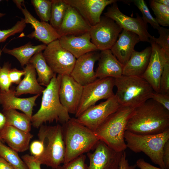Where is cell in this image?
<instances>
[{
	"mask_svg": "<svg viewBox=\"0 0 169 169\" xmlns=\"http://www.w3.org/2000/svg\"><path fill=\"white\" fill-rule=\"evenodd\" d=\"M126 130L141 135H152L169 130V111L150 99L134 108Z\"/></svg>",
	"mask_w": 169,
	"mask_h": 169,
	"instance_id": "cell-1",
	"label": "cell"
},
{
	"mask_svg": "<svg viewBox=\"0 0 169 169\" xmlns=\"http://www.w3.org/2000/svg\"><path fill=\"white\" fill-rule=\"evenodd\" d=\"M63 138L65 147L64 163L94 149L99 140L95 132L71 118L62 124Z\"/></svg>",
	"mask_w": 169,
	"mask_h": 169,
	"instance_id": "cell-2",
	"label": "cell"
},
{
	"mask_svg": "<svg viewBox=\"0 0 169 169\" xmlns=\"http://www.w3.org/2000/svg\"><path fill=\"white\" fill-rule=\"evenodd\" d=\"M61 75L55 74L43 91L39 109L31 118V123L38 128L44 123L54 121L62 124L69 120V113L61 104L59 96Z\"/></svg>",
	"mask_w": 169,
	"mask_h": 169,
	"instance_id": "cell-3",
	"label": "cell"
},
{
	"mask_svg": "<svg viewBox=\"0 0 169 169\" xmlns=\"http://www.w3.org/2000/svg\"><path fill=\"white\" fill-rule=\"evenodd\" d=\"M134 109L120 106L110 115L95 132L99 140L115 151H125L127 147L124 134Z\"/></svg>",
	"mask_w": 169,
	"mask_h": 169,
	"instance_id": "cell-4",
	"label": "cell"
},
{
	"mask_svg": "<svg viewBox=\"0 0 169 169\" xmlns=\"http://www.w3.org/2000/svg\"><path fill=\"white\" fill-rule=\"evenodd\" d=\"M115 95L120 106L135 108L150 99L154 91L141 77L122 75L114 78Z\"/></svg>",
	"mask_w": 169,
	"mask_h": 169,
	"instance_id": "cell-5",
	"label": "cell"
},
{
	"mask_svg": "<svg viewBox=\"0 0 169 169\" xmlns=\"http://www.w3.org/2000/svg\"><path fill=\"white\" fill-rule=\"evenodd\" d=\"M38 136L39 139L44 142V150L41 156L34 157L41 165L54 169L63 164L66 151L62 125H42L40 127Z\"/></svg>",
	"mask_w": 169,
	"mask_h": 169,
	"instance_id": "cell-6",
	"label": "cell"
},
{
	"mask_svg": "<svg viewBox=\"0 0 169 169\" xmlns=\"http://www.w3.org/2000/svg\"><path fill=\"white\" fill-rule=\"evenodd\" d=\"M124 139L127 147L136 153L143 152L155 164L165 168L163 161V148L169 140V130L152 135H141L126 131Z\"/></svg>",
	"mask_w": 169,
	"mask_h": 169,
	"instance_id": "cell-7",
	"label": "cell"
},
{
	"mask_svg": "<svg viewBox=\"0 0 169 169\" xmlns=\"http://www.w3.org/2000/svg\"><path fill=\"white\" fill-rule=\"evenodd\" d=\"M115 79L112 77L97 79L83 86L81 98L75 115L76 118L89 107L95 105L99 100L107 99L115 94L113 89Z\"/></svg>",
	"mask_w": 169,
	"mask_h": 169,
	"instance_id": "cell-8",
	"label": "cell"
},
{
	"mask_svg": "<svg viewBox=\"0 0 169 169\" xmlns=\"http://www.w3.org/2000/svg\"><path fill=\"white\" fill-rule=\"evenodd\" d=\"M43 54L47 64L55 74L70 75L76 58L64 48L58 39L47 45Z\"/></svg>",
	"mask_w": 169,
	"mask_h": 169,
	"instance_id": "cell-9",
	"label": "cell"
},
{
	"mask_svg": "<svg viewBox=\"0 0 169 169\" xmlns=\"http://www.w3.org/2000/svg\"><path fill=\"white\" fill-rule=\"evenodd\" d=\"M122 29L114 20L101 16L100 22L91 26L89 31L91 42L98 50L110 49Z\"/></svg>",
	"mask_w": 169,
	"mask_h": 169,
	"instance_id": "cell-10",
	"label": "cell"
},
{
	"mask_svg": "<svg viewBox=\"0 0 169 169\" xmlns=\"http://www.w3.org/2000/svg\"><path fill=\"white\" fill-rule=\"evenodd\" d=\"M120 106L115 94L105 101L89 107L76 119L79 123L95 132Z\"/></svg>",
	"mask_w": 169,
	"mask_h": 169,
	"instance_id": "cell-11",
	"label": "cell"
},
{
	"mask_svg": "<svg viewBox=\"0 0 169 169\" xmlns=\"http://www.w3.org/2000/svg\"><path fill=\"white\" fill-rule=\"evenodd\" d=\"M104 16L116 22L122 29L134 33L137 35L141 41L150 43L151 35L147 30V24L141 17L137 14L136 18L127 16L120 10L116 2L109 7Z\"/></svg>",
	"mask_w": 169,
	"mask_h": 169,
	"instance_id": "cell-12",
	"label": "cell"
},
{
	"mask_svg": "<svg viewBox=\"0 0 169 169\" xmlns=\"http://www.w3.org/2000/svg\"><path fill=\"white\" fill-rule=\"evenodd\" d=\"M94 151L88 152V169H119L123 151L117 152L99 141Z\"/></svg>",
	"mask_w": 169,
	"mask_h": 169,
	"instance_id": "cell-13",
	"label": "cell"
},
{
	"mask_svg": "<svg viewBox=\"0 0 169 169\" xmlns=\"http://www.w3.org/2000/svg\"><path fill=\"white\" fill-rule=\"evenodd\" d=\"M151 54L147 68L141 77L151 86L154 91L160 93V80L164 66L169 56L163 50L151 40Z\"/></svg>",
	"mask_w": 169,
	"mask_h": 169,
	"instance_id": "cell-14",
	"label": "cell"
},
{
	"mask_svg": "<svg viewBox=\"0 0 169 169\" xmlns=\"http://www.w3.org/2000/svg\"><path fill=\"white\" fill-rule=\"evenodd\" d=\"M83 89V86L76 81L70 75H61L59 89V100L69 114H76Z\"/></svg>",
	"mask_w": 169,
	"mask_h": 169,
	"instance_id": "cell-15",
	"label": "cell"
},
{
	"mask_svg": "<svg viewBox=\"0 0 169 169\" xmlns=\"http://www.w3.org/2000/svg\"><path fill=\"white\" fill-rule=\"evenodd\" d=\"M68 5L74 8L85 20L92 26L98 23L105 8L116 2V0H64Z\"/></svg>",
	"mask_w": 169,
	"mask_h": 169,
	"instance_id": "cell-16",
	"label": "cell"
},
{
	"mask_svg": "<svg viewBox=\"0 0 169 169\" xmlns=\"http://www.w3.org/2000/svg\"><path fill=\"white\" fill-rule=\"evenodd\" d=\"M100 57V53L97 51L88 53L76 59L70 74L71 76L83 86L95 80L97 78L94 71V66Z\"/></svg>",
	"mask_w": 169,
	"mask_h": 169,
	"instance_id": "cell-17",
	"label": "cell"
},
{
	"mask_svg": "<svg viewBox=\"0 0 169 169\" xmlns=\"http://www.w3.org/2000/svg\"><path fill=\"white\" fill-rule=\"evenodd\" d=\"M91 27L76 9L68 5L63 22L57 32L60 37L79 36L89 32Z\"/></svg>",
	"mask_w": 169,
	"mask_h": 169,
	"instance_id": "cell-18",
	"label": "cell"
},
{
	"mask_svg": "<svg viewBox=\"0 0 169 169\" xmlns=\"http://www.w3.org/2000/svg\"><path fill=\"white\" fill-rule=\"evenodd\" d=\"M20 10L24 16L25 22L26 24H31L34 29L27 37L34 38L46 45L60 38L57 31L50 24L38 21L31 14L25 5Z\"/></svg>",
	"mask_w": 169,
	"mask_h": 169,
	"instance_id": "cell-19",
	"label": "cell"
},
{
	"mask_svg": "<svg viewBox=\"0 0 169 169\" xmlns=\"http://www.w3.org/2000/svg\"><path fill=\"white\" fill-rule=\"evenodd\" d=\"M15 89L12 87L7 91H0V104L3 110L9 109L18 110L31 118L35 101L39 95L27 98H19L15 95Z\"/></svg>",
	"mask_w": 169,
	"mask_h": 169,
	"instance_id": "cell-20",
	"label": "cell"
},
{
	"mask_svg": "<svg viewBox=\"0 0 169 169\" xmlns=\"http://www.w3.org/2000/svg\"><path fill=\"white\" fill-rule=\"evenodd\" d=\"M58 39L62 47L76 59L88 53L98 51L91 42L89 32L79 36H63Z\"/></svg>",
	"mask_w": 169,
	"mask_h": 169,
	"instance_id": "cell-21",
	"label": "cell"
},
{
	"mask_svg": "<svg viewBox=\"0 0 169 169\" xmlns=\"http://www.w3.org/2000/svg\"><path fill=\"white\" fill-rule=\"evenodd\" d=\"M110 50L118 60L124 65L135 50V45L141 40L136 33L124 29Z\"/></svg>",
	"mask_w": 169,
	"mask_h": 169,
	"instance_id": "cell-22",
	"label": "cell"
},
{
	"mask_svg": "<svg viewBox=\"0 0 169 169\" xmlns=\"http://www.w3.org/2000/svg\"><path fill=\"white\" fill-rule=\"evenodd\" d=\"M98 61V66L95 72L97 79L115 78L122 75L124 65L118 60L110 49L101 51Z\"/></svg>",
	"mask_w": 169,
	"mask_h": 169,
	"instance_id": "cell-23",
	"label": "cell"
},
{
	"mask_svg": "<svg viewBox=\"0 0 169 169\" xmlns=\"http://www.w3.org/2000/svg\"><path fill=\"white\" fill-rule=\"evenodd\" d=\"M33 135L12 126H5L0 130V139L17 152H23L29 148Z\"/></svg>",
	"mask_w": 169,
	"mask_h": 169,
	"instance_id": "cell-24",
	"label": "cell"
},
{
	"mask_svg": "<svg viewBox=\"0 0 169 169\" xmlns=\"http://www.w3.org/2000/svg\"><path fill=\"white\" fill-rule=\"evenodd\" d=\"M151 50L149 46L141 51L134 50L124 65L122 75L141 77L148 64Z\"/></svg>",
	"mask_w": 169,
	"mask_h": 169,
	"instance_id": "cell-25",
	"label": "cell"
},
{
	"mask_svg": "<svg viewBox=\"0 0 169 169\" xmlns=\"http://www.w3.org/2000/svg\"><path fill=\"white\" fill-rule=\"evenodd\" d=\"M23 69L25 72L24 77L15 89V95L18 97L25 94L40 95L42 94L45 88L38 82L33 66L29 63Z\"/></svg>",
	"mask_w": 169,
	"mask_h": 169,
	"instance_id": "cell-26",
	"label": "cell"
},
{
	"mask_svg": "<svg viewBox=\"0 0 169 169\" xmlns=\"http://www.w3.org/2000/svg\"><path fill=\"white\" fill-rule=\"evenodd\" d=\"M47 45L43 44L33 45L30 42L12 49H7L4 47L3 51L13 56L16 58L20 63L22 67H23L29 63L31 58L35 54L44 51Z\"/></svg>",
	"mask_w": 169,
	"mask_h": 169,
	"instance_id": "cell-27",
	"label": "cell"
},
{
	"mask_svg": "<svg viewBox=\"0 0 169 169\" xmlns=\"http://www.w3.org/2000/svg\"><path fill=\"white\" fill-rule=\"evenodd\" d=\"M29 63L34 67L37 73V80L41 86L47 87L56 74L52 70L46 63L42 52L34 54L30 59Z\"/></svg>",
	"mask_w": 169,
	"mask_h": 169,
	"instance_id": "cell-28",
	"label": "cell"
},
{
	"mask_svg": "<svg viewBox=\"0 0 169 169\" xmlns=\"http://www.w3.org/2000/svg\"><path fill=\"white\" fill-rule=\"evenodd\" d=\"M6 118L5 126H12L24 131L29 132L32 125L31 118L24 113L16 110H3Z\"/></svg>",
	"mask_w": 169,
	"mask_h": 169,
	"instance_id": "cell-29",
	"label": "cell"
},
{
	"mask_svg": "<svg viewBox=\"0 0 169 169\" xmlns=\"http://www.w3.org/2000/svg\"><path fill=\"white\" fill-rule=\"evenodd\" d=\"M50 24L57 31L60 27L68 6L64 0H52Z\"/></svg>",
	"mask_w": 169,
	"mask_h": 169,
	"instance_id": "cell-30",
	"label": "cell"
},
{
	"mask_svg": "<svg viewBox=\"0 0 169 169\" xmlns=\"http://www.w3.org/2000/svg\"><path fill=\"white\" fill-rule=\"evenodd\" d=\"M0 157L9 163L15 169H28L17 152L5 145L0 139Z\"/></svg>",
	"mask_w": 169,
	"mask_h": 169,
	"instance_id": "cell-31",
	"label": "cell"
},
{
	"mask_svg": "<svg viewBox=\"0 0 169 169\" xmlns=\"http://www.w3.org/2000/svg\"><path fill=\"white\" fill-rule=\"evenodd\" d=\"M151 7L159 25L169 26V7L158 3L155 0L150 1Z\"/></svg>",
	"mask_w": 169,
	"mask_h": 169,
	"instance_id": "cell-32",
	"label": "cell"
},
{
	"mask_svg": "<svg viewBox=\"0 0 169 169\" xmlns=\"http://www.w3.org/2000/svg\"><path fill=\"white\" fill-rule=\"evenodd\" d=\"M37 14L41 21H49L51 9V0H31Z\"/></svg>",
	"mask_w": 169,
	"mask_h": 169,
	"instance_id": "cell-33",
	"label": "cell"
},
{
	"mask_svg": "<svg viewBox=\"0 0 169 169\" xmlns=\"http://www.w3.org/2000/svg\"><path fill=\"white\" fill-rule=\"evenodd\" d=\"M130 1V2L133 3L141 13V18L144 22L146 24L147 23H149L154 29L157 30L160 26L151 14L146 2L144 0Z\"/></svg>",
	"mask_w": 169,
	"mask_h": 169,
	"instance_id": "cell-34",
	"label": "cell"
},
{
	"mask_svg": "<svg viewBox=\"0 0 169 169\" xmlns=\"http://www.w3.org/2000/svg\"><path fill=\"white\" fill-rule=\"evenodd\" d=\"M159 34L158 38L151 36L150 38L158 44L169 56V29L160 26L157 29Z\"/></svg>",
	"mask_w": 169,
	"mask_h": 169,
	"instance_id": "cell-35",
	"label": "cell"
},
{
	"mask_svg": "<svg viewBox=\"0 0 169 169\" xmlns=\"http://www.w3.org/2000/svg\"><path fill=\"white\" fill-rule=\"evenodd\" d=\"M24 18L18 21L11 28L3 30L0 29V44L5 42L9 37L22 32L26 26Z\"/></svg>",
	"mask_w": 169,
	"mask_h": 169,
	"instance_id": "cell-36",
	"label": "cell"
},
{
	"mask_svg": "<svg viewBox=\"0 0 169 169\" xmlns=\"http://www.w3.org/2000/svg\"><path fill=\"white\" fill-rule=\"evenodd\" d=\"M11 64L8 62L5 63L0 69V91H7L10 89L12 83L10 80L9 72Z\"/></svg>",
	"mask_w": 169,
	"mask_h": 169,
	"instance_id": "cell-37",
	"label": "cell"
},
{
	"mask_svg": "<svg viewBox=\"0 0 169 169\" xmlns=\"http://www.w3.org/2000/svg\"><path fill=\"white\" fill-rule=\"evenodd\" d=\"M86 156L82 155L73 160L60 165L55 169H88L85 163Z\"/></svg>",
	"mask_w": 169,
	"mask_h": 169,
	"instance_id": "cell-38",
	"label": "cell"
},
{
	"mask_svg": "<svg viewBox=\"0 0 169 169\" xmlns=\"http://www.w3.org/2000/svg\"><path fill=\"white\" fill-rule=\"evenodd\" d=\"M160 93L169 94V60L166 63L161 76Z\"/></svg>",
	"mask_w": 169,
	"mask_h": 169,
	"instance_id": "cell-39",
	"label": "cell"
},
{
	"mask_svg": "<svg viewBox=\"0 0 169 169\" xmlns=\"http://www.w3.org/2000/svg\"><path fill=\"white\" fill-rule=\"evenodd\" d=\"M29 148L31 155L35 158L41 156L44 152V142L40 139L34 141L31 144Z\"/></svg>",
	"mask_w": 169,
	"mask_h": 169,
	"instance_id": "cell-40",
	"label": "cell"
},
{
	"mask_svg": "<svg viewBox=\"0 0 169 169\" xmlns=\"http://www.w3.org/2000/svg\"><path fill=\"white\" fill-rule=\"evenodd\" d=\"M151 99L161 104L169 111V94L154 91L151 94Z\"/></svg>",
	"mask_w": 169,
	"mask_h": 169,
	"instance_id": "cell-41",
	"label": "cell"
},
{
	"mask_svg": "<svg viewBox=\"0 0 169 169\" xmlns=\"http://www.w3.org/2000/svg\"><path fill=\"white\" fill-rule=\"evenodd\" d=\"M28 169H41L40 163L32 156L26 154L22 157Z\"/></svg>",
	"mask_w": 169,
	"mask_h": 169,
	"instance_id": "cell-42",
	"label": "cell"
},
{
	"mask_svg": "<svg viewBox=\"0 0 169 169\" xmlns=\"http://www.w3.org/2000/svg\"><path fill=\"white\" fill-rule=\"evenodd\" d=\"M25 72L23 70H20L14 68L10 69L9 72L10 80L12 83L18 84L22 79V76L24 75Z\"/></svg>",
	"mask_w": 169,
	"mask_h": 169,
	"instance_id": "cell-43",
	"label": "cell"
},
{
	"mask_svg": "<svg viewBox=\"0 0 169 169\" xmlns=\"http://www.w3.org/2000/svg\"><path fill=\"white\" fill-rule=\"evenodd\" d=\"M136 164L130 165L128 160L126 158V153L125 151H123L121 159L119 169H136Z\"/></svg>",
	"mask_w": 169,
	"mask_h": 169,
	"instance_id": "cell-44",
	"label": "cell"
},
{
	"mask_svg": "<svg viewBox=\"0 0 169 169\" xmlns=\"http://www.w3.org/2000/svg\"><path fill=\"white\" fill-rule=\"evenodd\" d=\"M163 161L166 169H169V140L165 144L163 148Z\"/></svg>",
	"mask_w": 169,
	"mask_h": 169,
	"instance_id": "cell-45",
	"label": "cell"
},
{
	"mask_svg": "<svg viewBox=\"0 0 169 169\" xmlns=\"http://www.w3.org/2000/svg\"><path fill=\"white\" fill-rule=\"evenodd\" d=\"M136 165L140 169H166L154 166L142 158L137 160Z\"/></svg>",
	"mask_w": 169,
	"mask_h": 169,
	"instance_id": "cell-46",
	"label": "cell"
},
{
	"mask_svg": "<svg viewBox=\"0 0 169 169\" xmlns=\"http://www.w3.org/2000/svg\"><path fill=\"white\" fill-rule=\"evenodd\" d=\"M0 169H15L11 165L0 157Z\"/></svg>",
	"mask_w": 169,
	"mask_h": 169,
	"instance_id": "cell-47",
	"label": "cell"
},
{
	"mask_svg": "<svg viewBox=\"0 0 169 169\" xmlns=\"http://www.w3.org/2000/svg\"><path fill=\"white\" fill-rule=\"evenodd\" d=\"M6 118L4 115L0 112V130L5 125Z\"/></svg>",
	"mask_w": 169,
	"mask_h": 169,
	"instance_id": "cell-48",
	"label": "cell"
},
{
	"mask_svg": "<svg viewBox=\"0 0 169 169\" xmlns=\"http://www.w3.org/2000/svg\"><path fill=\"white\" fill-rule=\"evenodd\" d=\"M13 1L16 4L17 7L20 10L22 8V6L24 5V1L23 0H14Z\"/></svg>",
	"mask_w": 169,
	"mask_h": 169,
	"instance_id": "cell-49",
	"label": "cell"
},
{
	"mask_svg": "<svg viewBox=\"0 0 169 169\" xmlns=\"http://www.w3.org/2000/svg\"><path fill=\"white\" fill-rule=\"evenodd\" d=\"M157 3L165 5L169 7V0H155Z\"/></svg>",
	"mask_w": 169,
	"mask_h": 169,
	"instance_id": "cell-50",
	"label": "cell"
},
{
	"mask_svg": "<svg viewBox=\"0 0 169 169\" xmlns=\"http://www.w3.org/2000/svg\"><path fill=\"white\" fill-rule=\"evenodd\" d=\"M1 0H0V2H1ZM5 15V13H0V18L3 17Z\"/></svg>",
	"mask_w": 169,
	"mask_h": 169,
	"instance_id": "cell-51",
	"label": "cell"
},
{
	"mask_svg": "<svg viewBox=\"0 0 169 169\" xmlns=\"http://www.w3.org/2000/svg\"><path fill=\"white\" fill-rule=\"evenodd\" d=\"M3 51H2V49H0V57H1V54H2V52ZM1 67H0V69L1 68Z\"/></svg>",
	"mask_w": 169,
	"mask_h": 169,
	"instance_id": "cell-52",
	"label": "cell"
}]
</instances>
